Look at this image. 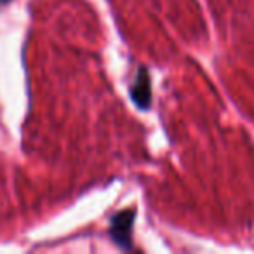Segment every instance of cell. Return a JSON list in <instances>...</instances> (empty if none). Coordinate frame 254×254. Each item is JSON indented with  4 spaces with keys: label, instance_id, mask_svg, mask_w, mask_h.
<instances>
[{
    "label": "cell",
    "instance_id": "2",
    "mask_svg": "<svg viewBox=\"0 0 254 254\" xmlns=\"http://www.w3.org/2000/svg\"><path fill=\"white\" fill-rule=\"evenodd\" d=\"M131 98L134 105L141 110H148L152 105V80L146 68H139L134 82L131 85Z\"/></svg>",
    "mask_w": 254,
    "mask_h": 254
},
{
    "label": "cell",
    "instance_id": "1",
    "mask_svg": "<svg viewBox=\"0 0 254 254\" xmlns=\"http://www.w3.org/2000/svg\"><path fill=\"white\" fill-rule=\"evenodd\" d=\"M136 211L126 209L119 212L110 221V237L112 240L124 251H129L132 247V226H134Z\"/></svg>",
    "mask_w": 254,
    "mask_h": 254
}]
</instances>
